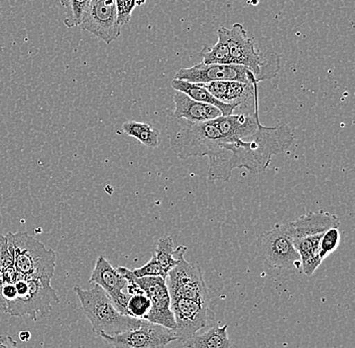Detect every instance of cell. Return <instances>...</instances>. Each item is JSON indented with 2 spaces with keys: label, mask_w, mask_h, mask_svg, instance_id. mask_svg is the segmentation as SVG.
Masks as SVG:
<instances>
[{
  "label": "cell",
  "mask_w": 355,
  "mask_h": 348,
  "mask_svg": "<svg viewBox=\"0 0 355 348\" xmlns=\"http://www.w3.org/2000/svg\"><path fill=\"white\" fill-rule=\"evenodd\" d=\"M166 132L171 148L180 159L207 156L212 163L224 152L226 140L212 121L191 122L170 114Z\"/></svg>",
  "instance_id": "cell-1"
},
{
  "label": "cell",
  "mask_w": 355,
  "mask_h": 348,
  "mask_svg": "<svg viewBox=\"0 0 355 348\" xmlns=\"http://www.w3.org/2000/svg\"><path fill=\"white\" fill-rule=\"evenodd\" d=\"M217 35L227 44L233 64L250 70L257 83L275 79L279 74L281 70L279 55L274 51L257 50L243 24H234L230 30L223 26L217 30Z\"/></svg>",
  "instance_id": "cell-2"
},
{
  "label": "cell",
  "mask_w": 355,
  "mask_h": 348,
  "mask_svg": "<svg viewBox=\"0 0 355 348\" xmlns=\"http://www.w3.org/2000/svg\"><path fill=\"white\" fill-rule=\"evenodd\" d=\"M74 291L81 303L84 314L90 321L95 338H98L101 333L117 336L122 332L137 329L141 325V319L121 314L100 286L94 285L88 290L75 286Z\"/></svg>",
  "instance_id": "cell-3"
},
{
  "label": "cell",
  "mask_w": 355,
  "mask_h": 348,
  "mask_svg": "<svg viewBox=\"0 0 355 348\" xmlns=\"http://www.w3.org/2000/svg\"><path fill=\"white\" fill-rule=\"evenodd\" d=\"M8 247L15 267L22 276L52 280L57 255L26 232H8Z\"/></svg>",
  "instance_id": "cell-4"
},
{
  "label": "cell",
  "mask_w": 355,
  "mask_h": 348,
  "mask_svg": "<svg viewBox=\"0 0 355 348\" xmlns=\"http://www.w3.org/2000/svg\"><path fill=\"white\" fill-rule=\"evenodd\" d=\"M257 255L270 271H301V258L295 248L288 223L263 232L257 239Z\"/></svg>",
  "instance_id": "cell-5"
},
{
  "label": "cell",
  "mask_w": 355,
  "mask_h": 348,
  "mask_svg": "<svg viewBox=\"0 0 355 348\" xmlns=\"http://www.w3.org/2000/svg\"><path fill=\"white\" fill-rule=\"evenodd\" d=\"M117 271L128 281L137 284L144 294L148 297L152 303L150 312L144 320L162 327L174 330L175 319L171 309V296L166 286V278L159 276L141 277L133 276L132 270L124 267H117Z\"/></svg>",
  "instance_id": "cell-6"
},
{
  "label": "cell",
  "mask_w": 355,
  "mask_h": 348,
  "mask_svg": "<svg viewBox=\"0 0 355 348\" xmlns=\"http://www.w3.org/2000/svg\"><path fill=\"white\" fill-rule=\"evenodd\" d=\"M28 279V289L21 298L15 299L6 306L4 313L15 317H31L33 321L43 318L59 304L60 298L51 285V280L46 279Z\"/></svg>",
  "instance_id": "cell-7"
},
{
  "label": "cell",
  "mask_w": 355,
  "mask_h": 348,
  "mask_svg": "<svg viewBox=\"0 0 355 348\" xmlns=\"http://www.w3.org/2000/svg\"><path fill=\"white\" fill-rule=\"evenodd\" d=\"M171 309L176 324L174 332L181 343L209 327L215 318L211 302L205 301L173 299Z\"/></svg>",
  "instance_id": "cell-8"
},
{
  "label": "cell",
  "mask_w": 355,
  "mask_h": 348,
  "mask_svg": "<svg viewBox=\"0 0 355 348\" xmlns=\"http://www.w3.org/2000/svg\"><path fill=\"white\" fill-rule=\"evenodd\" d=\"M166 282L171 300L184 298L211 302L209 290L201 269L195 264L189 263L185 258L168 272Z\"/></svg>",
  "instance_id": "cell-9"
},
{
  "label": "cell",
  "mask_w": 355,
  "mask_h": 348,
  "mask_svg": "<svg viewBox=\"0 0 355 348\" xmlns=\"http://www.w3.org/2000/svg\"><path fill=\"white\" fill-rule=\"evenodd\" d=\"M79 26L106 44L114 42L121 35L115 0H92L84 11Z\"/></svg>",
  "instance_id": "cell-10"
},
{
  "label": "cell",
  "mask_w": 355,
  "mask_h": 348,
  "mask_svg": "<svg viewBox=\"0 0 355 348\" xmlns=\"http://www.w3.org/2000/svg\"><path fill=\"white\" fill-rule=\"evenodd\" d=\"M100 336L114 348H165L173 341H177L174 330L146 320H141L137 329L114 336L104 333Z\"/></svg>",
  "instance_id": "cell-11"
},
{
  "label": "cell",
  "mask_w": 355,
  "mask_h": 348,
  "mask_svg": "<svg viewBox=\"0 0 355 348\" xmlns=\"http://www.w3.org/2000/svg\"><path fill=\"white\" fill-rule=\"evenodd\" d=\"M175 79L184 80L195 84H205L210 82L225 81L254 85L259 84L254 75L248 68L241 65H206L197 64L191 68H181Z\"/></svg>",
  "instance_id": "cell-12"
},
{
  "label": "cell",
  "mask_w": 355,
  "mask_h": 348,
  "mask_svg": "<svg viewBox=\"0 0 355 348\" xmlns=\"http://www.w3.org/2000/svg\"><path fill=\"white\" fill-rule=\"evenodd\" d=\"M89 283L98 285L110 296L119 312L126 315V303L130 295L126 292L128 281L111 265L104 256H99L91 274Z\"/></svg>",
  "instance_id": "cell-13"
},
{
  "label": "cell",
  "mask_w": 355,
  "mask_h": 348,
  "mask_svg": "<svg viewBox=\"0 0 355 348\" xmlns=\"http://www.w3.org/2000/svg\"><path fill=\"white\" fill-rule=\"evenodd\" d=\"M293 241L306 238V237L315 236L325 232L332 228H338L340 226V219L335 214L326 212H308L304 216L288 221Z\"/></svg>",
  "instance_id": "cell-14"
},
{
  "label": "cell",
  "mask_w": 355,
  "mask_h": 348,
  "mask_svg": "<svg viewBox=\"0 0 355 348\" xmlns=\"http://www.w3.org/2000/svg\"><path fill=\"white\" fill-rule=\"evenodd\" d=\"M174 104L175 111L173 115L177 118L191 122H207L222 116L220 110L214 106L195 101L179 91H176V94L174 95Z\"/></svg>",
  "instance_id": "cell-15"
},
{
  "label": "cell",
  "mask_w": 355,
  "mask_h": 348,
  "mask_svg": "<svg viewBox=\"0 0 355 348\" xmlns=\"http://www.w3.org/2000/svg\"><path fill=\"white\" fill-rule=\"evenodd\" d=\"M171 86L175 90L187 95L189 98L214 106L217 109L220 110L222 116H228V115L233 114V111L237 108L236 105L225 104L223 102L219 101V100L213 97L205 88L202 87L200 84L191 83V82L184 81V80L174 79L171 82Z\"/></svg>",
  "instance_id": "cell-16"
},
{
  "label": "cell",
  "mask_w": 355,
  "mask_h": 348,
  "mask_svg": "<svg viewBox=\"0 0 355 348\" xmlns=\"http://www.w3.org/2000/svg\"><path fill=\"white\" fill-rule=\"evenodd\" d=\"M322 235L306 237L294 241L295 248L301 258V271L307 276H312L323 262L320 257Z\"/></svg>",
  "instance_id": "cell-17"
},
{
  "label": "cell",
  "mask_w": 355,
  "mask_h": 348,
  "mask_svg": "<svg viewBox=\"0 0 355 348\" xmlns=\"http://www.w3.org/2000/svg\"><path fill=\"white\" fill-rule=\"evenodd\" d=\"M228 325H214L204 332H199L183 342L186 348H234L228 338Z\"/></svg>",
  "instance_id": "cell-18"
},
{
  "label": "cell",
  "mask_w": 355,
  "mask_h": 348,
  "mask_svg": "<svg viewBox=\"0 0 355 348\" xmlns=\"http://www.w3.org/2000/svg\"><path fill=\"white\" fill-rule=\"evenodd\" d=\"M186 252H187V248L184 246H179L177 249H174L172 238L163 237L157 241L154 255L166 276H168V272L176 267L179 262L184 258Z\"/></svg>",
  "instance_id": "cell-19"
},
{
  "label": "cell",
  "mask_w": 355,
  "mask_h": 348,
  "mask_svg": "<svg viewBox=\"0 0 355 348\" xmlns=\"http://www.w3.org/2000/svg\"><path fill=\"white\" fill-rule=\"evenodd\" d=\"M122 130L128 136H132L148 148H157L161 145V135L159 130L148 123L137 121H126Z\"/></svg>",
  "instance_id": "cell-20"
},
{
  "label": "cell",
  "mask_w": 355,
  "mask_h": 348,
  "mask_svg": "<svg viewBox=\"0 0 355 348\" xmlns=\"http://www.w3.org/2000/svg\"><path fill=\"white\" fill-rule=\"evenodd\" d=\"M126 292L130 295L126 303V315L144 320L152 307L150 299L132 281L128 282Z\"/></svg>",
  "instance_id": "cell-21"
},
{
  "label": "cell",
  "mask_w": 355,
  "mask_h": 348,
  "mask_svg": "<svg viewBox=\"0 0 355 348\" xmlns=\"http://www.w3.org/2000/svg\"><path fill=\"white\" fill-rule=\"evenodd\" d=\"M203 62L206 65H232L233 64L232 55L227 44L222 39H218L217 43L213 46H207L200 53Z\"/></svg>",
  "instance_id": "cell-22"
},
{
  "label": "cell",
  "mask_w": 355,
  "mask_h": 348,
  "mask_svg": "<svg viewBox=\"0 0 355 348\" xmlns=\"http://www.w3.org/2000/svg\"><path fill=\"white\" fill-rule=\"evenodd\" d=\"M255 86L248 84L239 83V82H227L226 84L225 94H224L222 102L225 104L236 105L237 107L248 101L252 95H254Z\"/></svg>",
  "instance_id": "cell-23"
},
{
  "label": "cell",
  "mask_w": 355,
  "mask_h": 348,
  "mask_svg": "<svg viewBox=\"0 0 355 348\" xmlns=\"http://www.w3.org/2000/svg\"><path fill=\"white\" fill-rule=\"evenodd\" d=\"M92 0H60L65 8L64 24L68 28L79 26L84 11Z\"/></svg>",
  "instance_id": "cell-24"
},
{
  "label": "cell",
  "mask_w": 355,
  "mask_h": 348,
  "mask_svg": "<svg viewBox=\"0 0 355 348\" xmlns=\"http://www.w3.org/2000/svg\"><path fill=\"white\" fill-rule=\"evenodd\" d=\"M340 243V232L338 228H332L323 232L320 239V257L322 260L329 256L338 248Z\"/></svg>",
  "instance_id": "cell-25"
},
{
  "label": "cell",
  "mask_w": 355,
  "mask_h": 348,
  "mask_svg": "<svg viewBox=\"0 0 355 348\" xmlns=\"http://www.w3.org/2000/svg\"><path fill=\"white\" fill-rule=\"evenodd\" d=\"M132 273L133 276L137 277V278L150 276H159L166 278V274L164 273L159 264L157 263L155 255H153L152 259L146 265H144L143 267L132 270Z\"/></svg>",
  "instance_id": "cell-26"
},
{
  "label": "cell",
  "mask_w": 355,
  "mask_h": 348,
  "mask_svg": "<svg viewBox=\"0 0 355 348\" xmlns=\"http://www.w3.org/2000/svg\"><path fill=\"white\" fill-rule=\"evenodd\" d=\"M117 10V19L121 26H125L132 19V11L135 10V0H115Z\"/></svg>",
  "instance_id": "cell-27"
},
{
  "label": "cell",
  "mask_w": 355,
  "mask_h": 348,
  "mask_svg": "<svg viewBox=\"0 0 355 348\" xmlns=\"http://www.w3.org/2000/svg\"><path fill=\"white\" fill-rule=\"evenodd\" d=\"M15 265L13 256L8 247V239L0 235V267H8Z\"/></svg>",
  "instance_id": "cell-28"
},
{
  "label": "cell",
  "mask_w": 355,
  "mask_h": 348,
  "mask_svg": "<svg viewBox=\"0 0 355 348\" xmlns=\"http://www.w3.org/2000/svg\"><path fill=\"white\" fill-rule=\"evenodd\" d=\"M0 348H19L10 336H0Z\"/></svg>",
  "instance_id": "cell-29"
},
{
  "label": "cell",
  "mask_w": 355,
  "mask_h": 348,
  "mask_svg": "<svg viewBox=\"0 0 355 348\" xmlns=\"http://www.w3.org/2000/svg\"><path fill=\"white\" fill-rule=\"evenodd\" d=\"M19 339L24 342H28L31 339V332L26 331V330H24V331L19 332Z\"/></svg>",
  "instance_id": "cell-30"
},
{
  "label": "cell",
  "mask_w": 355,
  "mask_h": 348,
  "mask_svg": "<svg viewBox=\"0 0 355 348\" xmlns=\"http://www.w3.org/2000/svg\"><path fill=\"white\" fill-rule=\"evenodd\" d=\"M146 0H135V4H137V6H141L146 3Z\"/></svg>",
  "instance_id": "cell-31"
}]
</instances>
